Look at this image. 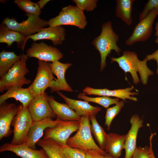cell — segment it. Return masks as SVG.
<instances>
[{
    "mask_svg": "<svg viewBox=\"0 0 158 158\" xmlns=\"http://www.w3.org/2000/svg\"><path fill=\"white\" fill-rule=\"evenodd\" d=\"M59 120L58 118L55 120L49 118L33 121L27 136L26 144L29 147L36 150L35 145L43 136L46 129L55 127Z\"/></svg>",
    "mask_w": 158,
    "mask_h": 158,
    "instance_id": "cell-14",
    "label": "cell"
},
{
    "mask_svg": "<svg viewBox=\"0 0 158 158\" xmlns=\"http://www.w3.org/2000/svg\"><path fill=\"white\" fill-rule=\"evenodd\" d=\"M111 63L116 62L121 68L126 73L129 72L131 74L134 83L137 85L140 82L137 72L140 76L142 83L147 84L148 77L154 74L153 71L147 67L148 61L145 58L143 60L138 59L136 53L133 51H125L122 56L118 58H111Z\"/></svg>",
    "mask_w": 158,
    "mask_h": 158,
    "instance_id": "cell-1",
    "label": "cell"
},
{
    "mask_svg": "<svg viewBox=\"0 0 158 158\" xmlns=\"http://www.w3.org/2000/svg\"><path fill=\"white\" fill-rule=\"evenodd\" d=\"M48 96L45 92L34 97L29 104L28 109L33 121L56 116L48 102Z\"/></svg>",
    "mask_w": 158,
    "mask_h": 158,
    "instance_id": "cell-12",
    "label": "cell"
},
{
    "mask_svg": "<svg viewBox=\"0 0 158 158\" xmlns=\"http://www.w3.org/2000/svg\"><path fill=\"white\" fill-rule=\"evenodd\" d=\"M87 24L83 11L76 6L68 5L62 8L56 16L48 21L49 26L71 25L84 29Z\"/></svg>",
    "mask_w": 158,
    "mask_h": 158,
    "instance_id": "cell-6",
    "label": "cell"
},
{
    "mask_svg": "<svg viewBox=\"0 0 158 158\" xmlns=\"http://www.w3.org/2000/svg\"><path fill=\"white\" fill-rule=\"evenodd\" d=\"M60 152L63 158H85V151L67 145L64 147L61 146Z\"/></svg>",
    "mask_w": 158,
    "mask_h": 158,
    "instance_id": "cell-32",
    "label": "cell"
},
{
    "mask_svg": "<svg viewBox=\"0 0 158 158\" xmlns=\"http://www.w3.org/2000/svg\"><path fill=\"white\" fill-rule=\"evenodd\" d=\"M134 89V87L132 86L130 87L125 89L113 90H109L106 88L95 89L89 87H87L83 90V91L85 95L115 97L121 99L125 102H126V99L137 101V99L136 97L132 96L138 94V92H131Z\"/></svg>",
    "mask_w": 158,
    "mask_h": 158,
    "instance_id": "cell-17",
    "label": "cell"
},
{
    "mask_svg": "<svg viewBox=\"0 0 158 158\" xmlns=\"http://www.w3.org/2000/svg\"><path fill=\"white\" fill-rule=\"evenodd\" d=\"M22 54L17 55L14 52L4 49L0 53V77L6 74L14 65L21 59Z\"/></svg>",
    "mask_w": 158,
    "mask_h": 158,
    "instance_id": "cell-26",
    "label": "cell"
},
{
    "mask_svg": "<svg viewBox=\"0 0 158 158\" xmlns=\"http://www.w3.org/2000/svg\"><path fill=\"white\" fill-rule=\"evenodd\" d=\"M14 2L20 9L26 13L40 16L41 10L37 3H34L30 0H15Z\"/></svg>",
    "mask_w": 158,
    "mask_h": 158,
    "instance_id": "cell-30",
    "label": "cell"
},
{
    "mask_svg": "<svg viewBox=\"0 0 158 158\" xmlns=\"http://www.w3.org/2000/svg\"><path fill=\"white\" fill-rule=\"evenodd\" d=\"M79 99L84 100L88 102H91L97 103L105 108H108L111 104H116L119 100L118 98H112L109 97H92L87 96L84 93H80L78 95Z\"/></svg>",
    "mask_w": 158,
    "mask_h": 158,
    "instance_id": "cell-29",
    "label": "cell"
},
{
    "mask_svg": "<svg viewBox=\"0 0 158 158\" xmlns=\"http://www.w3.org/2000/svg\"><path fill=\"white\" fill-rule=\"evenodd\" d=\"M91 123V130L96 141L98 142L99 147L104 150L106 145V133L102 127L97 122L95 115L89 116Z\"/></svg>",
    "mask_w": 158,
    "mask_h": 158,
    "instance_id": "cell-28",
    "label": "cell"
},
{
    "mask_svg": "<svg viewBox=\"0 0 158 158\" xmlns=\"http://www.w3.org/2000/svg\"><path fill=\"white\" fill-rule=\"evenodd\" d=\"M26 37L20 33L11 30L2 22L0 25V42L6 44L10 47L13 42L17 43V47L23 51L26 42Z\"/></svg>",
    "mask_w": 158,
    "mask_h": 158,
    "instance_id": "cell-24",
    "label": "cell"
},
{
    "mask_svg": "<svg viewBox=\"0 0 158 158\" xmlns=\"http://www.w3.org/2000/svg\"><path fill=\"white\" fill-rule=\"evenodd\" d=\"M131 158H151L149 147H137Z\"/></svg>",
    "mask_w": 158,
    "mask_h": 158,
    "instance_id": "cell-35",
    "label": "cell"
},
{
    "mask_svg": "<svg viewBox=\"0 0 158 158\" xmlns=\"http://www.w3.org/2000/svg\"><path fill=\"white\" fill-rule=\"evenodd\" d=\"M66 32L61 25L49 26L42 29L39 32L26 37V42L31 39L33 42L41 40H48L51 41L54 46L61 45L66 39Z\"/></svg>",
    "mask_w": 158,
    "mask_h": 158,
    "instance_id": "cell-16",
    "label": "cell"
},
{
    "mask_svg": "<svg viewBox=\"0 0 158 158\" xmlns=\"http://www.w3.org/2000/svg\"><path fill=\"white\" fill-rule=\"evenodd\" d=\"M50 1V0H40L38 1L37 3V4L39 6L41 10L43 8L45 5Z\"/></svg>",
    "mask_w": 158,
    "mask_h": 158,
    "instance_id": "cell-39",
    "label": "cell"
},
{
    "mask_svg": "<svg viewBox=\"0 0 158 158\" xmlns=\"http://www.w3.org/2000/svg\"><path fill=\"white\" fill-rule=\"evenodd\" d=\"M38 66L36 77L28 87L34 97L44 93L50 87L53 82L56 79L54 77L49 63L38 60Z\"/></svg>",
    "mask_w": 158,
    "mask_h": 158,
    "instance_id": "cell-9",
    "label": "cell"
},
{
    "mask_svg": "<svg viewBox=\"0 0 158 158\" xmlns=\"http://www.w3.org/2000/svg\"><path fill=\"white\" fill-rule=\"evenodd\" d=\"M37 144L44 150L48 158H63L60 152L61 146L53 140L40 139Z\"/></svg>",
    "mask_w": 158,
    "mask_h": 158,
    "instance_id": "cell-27",
    "label": "cell"
},
{
    "mask_svg": "<svg viewBox=\"0 0 158 158\" xmlns=\"http://www.w3.org/2000/svg\"><path fill=\"white\" fill-rule=\"evenodd\" d=\"M80 122V120L63 121L59 119L55 127L46 129L43 139H51L61 146H65L70 135L79 129Z\"/></svg>",
    "mask_w": 158,
    "mask_h": 158,
    "instance_id": "cell-8",
    "label": "cell"
},
{
    "mask_svg": "<svg viewBox=\"0 0 158 158\" xmlns=\"http://www.w3.org/2000/svg\"><path fill=\"white\" fill-rule=\"evenodd\" d=\"M89 116H81L80 126L76 133L69 138L67 145L74 148L85 151L90 150H95L105 155L107 152L101 149L95 143L92 135Z\"/></svg>",
    "mask_w": 158,
    "mask_h": 158,
    "instance_id": "cell-3",
    "label": "cell"
},
{
    "mask_svg": "<svg viewBox=\"0 0 158 158\" xmlns=\"http://www.w3.org/2000/svg\"><path fill=\"white\" fill-rule=\"evenodd\" d=\"M20 105L5 102L0 105V140L10 135L13 132L11 128L13 121L17 114Z\"/></svg>",
    "mask_w": 158,
    "mask_h": 158,
    "instance_id": "cell-13",
    "label": "cell"
},
{
    "mask_svg": "<svg viewBox=\"0 0 158 158\" xmlns=\"http://www.w3.org/2000/svg\"><path fill=\"white\" fill-rule=\"evenodd\" d=\"M124 106V101L123 100L119 102L114 106L107 109L105 117V124L107 126L108 130L110 129L111 124L113 119L119 113Z\"/></svg>",
    "mask_w": 158,
    "mask_h": 158,
    "instance_id": "cell-31",
    "label": "cell"
},
{
    "mask_svg": "<svg viewBox=\"0 0 158 158\" xmlns=\"http://www.w3.org/2000/svg\"><path fill=\"white\" fill-rule=\"evenodd\" d=\"M134 0H117L116 15L128 25L132 22V6Z\"/></svg>",
    "mask_w": 158,
    "mask_h": 158,
    "instance_id": "cell-25",
    "label": "cell"
},
{
    "mask_svg": "<svg viewBox=\"0 0 158 158\" xmlns=\"http://www.w3.org/2000/svg\"><path fill=\"white\" fill-rule=\"evenodd\" d=\"M158 15V9L151 10L144 18L140 20L134 29L131 36L126 41V44L131 46L137 42H144L150 36L154 21Z\"/></svg>",
    "mask_w": 158,
    "mask_h": 158,
    "instance_id": "cell-10",
    "label": "cell"
},
{
    "mask_svg": "<svg viewBox=\"0 0 158 158\" xmlns=\"http://www.w3.org/2000/svg\"><path fill=\"white\" fill-rule=\"evenodd\" d=\"M57 93L65 101L67 104L80 116L96 115L101 110L98 107H94L86 101L78 100L69 98L59 91Z\"/></svg>",
    "mask_w": 158,
    "mask_h": 158,
    "instance_id": "cell-20",
    "label": "cell"
},
{
    "mask_svg": "<svg viewBox=\"0 0 158 158\" xmlns=\"http://www.w3.org/2000/svg\"><path fill=\"white\" fill-rule=\"evenodd\" d=\"M28 17L25 20L19 23L13 18L6 17L2 22L9 29L18 32L26 37L39 32L48 25V21L41 18L37 15L26 13Z\"/></svg>",
    "mask_w": 158,
    "mask_h": 158,
    "instance_id": "cell-5",
    "label": "cell"
},
{
    "mask_svg": "<svg viewBox=\"0 0 158 158\" xmlns=\"http://www.w3.org/2000/svg\"><path fill=\"white\" fill-rule=\"evenodd\" d=\"M155 8L158 9V0H148L139 15L140 20L145 18L151 10Z\"/></svg>",
    "mask_w": 158,
    "mask_h": 158,
    "instance_id": "cell-34",
    "label": "cell"
},
{
    "mask_svg": "<svg viewBox=\"0 0 158 158\" xmlns=\"http://www.w3.org/2000/svg\"><path fill=\"white\" fill-rule=\"evenodd\" d=\"M28 58L26 54L23 53L21 59L16 63L6 74L1 78V92L12 87H22L31 83V80L25 77L29 72L26 64Z\"/></svg>",
    "mask_w": 158,
    "mask_h": 158,
    "instance_id": "cell-4",
    "label": "cell"
},
{
    "mask_svg": "<svg viewBox=\"0 0 158 158\" xmlns=\"http://www.w3.org/2000/svg\"><path fill=\"white\" fill-rule=\"evenodd\" d=\"M155 30L156 32L155 33V35L157 38L155 40L154 42L157 44H158V22H157L155 24Z\"/></svg>",
    "mask_w": 158,
    "mask_h": 158,
    "instance_id": "cell-40",
    "label": "cell"
},
{
    "mask_svg": "<svg viewBox=\"0 0 158 158\" xmlns=\"http://www.w3.org/2000/svg\"><path fill=\"white\" fill-rule=\"evenodd\" d=\"M118 40V35L113 30L112 22L109 21L102 24L100 35L92 42V45L100 54L101 71L106 66L107 57L112 50L119 55L121 49L117 44Z\"/></svg>",
    "mask_w": 158,
    "mask_h": 158,
    "instance_id": "cell-2",
    "label": "cell"
},
{
    "mask_svg": "<svg viewBox=\"0 0 158 158\" xmlns=\"http://www.w3.org/2000/svg\"><path fill=\"white\" fill-rule=\"evenodd\" d=\"M147 61L155 60L157 64V68L156 71L157 74L158 75V49L151 54L147 55L146 57Z\"/></svg>",
    "mask_w": 158,
    "mask_h": 158,
    "instance_id": "cell-37",
    "label": "cell"
},
{
    "mask_svg": "<svg viewBox=\"0 0 158 158\" xmlns=\"http://www.w3.org/2000/svg\"><path fill=\"white\" fill-rule=\"evenodd\" d=\"M154 135V133H151V135L150 137V146L149 147V148L150 153V157H151V158H156L154 156V153L153 151L152 145V140L153 137Z\"/></svg>",
    "mask_w": 158,
    "mask_h": 158,
    "instance_id": "cell-38",
    "label": "cell"
},
{
    "mask_svg": "<svg viewBox=\"0 0 158 158\" xmlns=\"http://www.w3.org/2000/svg\"><path fill=\"white\" fill-rule=\"evenodd\" d=\"M7 151L12 152L22 158H48L42 148L40 150H34L28 147L25 143L17 145L7 143L1 145L0 152Z\"/></svg>",
    "mask_w": 158,
    "mask_h": 158,
    "instance_id": "cell-19",
    "label": "cell"
},
{
    "mask_svg": "<svg viewBox=\"0 0 158 158\" xmlns=\"http://www.w3.org/2000/svg\"><path fill=\"white\" fill-rule=\"evenodd\" d=\"M76 6L83 11H92L97 7V0H72Z\"/></svg>",
    "mask_w": 158,
    "mask_h": 158,
    "instance_id": "cell-33",
    "label": "cell"
},
{
    "mask_svg": "<svg viewBox=\"0 0 158 158\" xmlns=\"http://www.w3.org/2000/svg\"><path fill=\"white\" fill-rule=\"evenodd\" d=\"M19 105L18 111L11 125L13 127V134L10 143L15 145L25 143L29 131L33 121L28 107H24L22 104Z\"/></svg>",
    "mask_w": 158,
    "mask_h": 158,
    "instance_id": "cell-7",
    "label": "cell"
},
{
    "mask_svg": "<svg viewBox=\"0 0 158 158\" xmlns=\"http://www.w3.org/2000/svg\"><path fill=\"white\" fill-rule=\"evenodd\" d=\"M104 158H113V157L107 153L106 154L104 155Z\"/></svg>",
    "mask_w": 158,
    "mask_h": 158,
    "instance_id": "cell-41",
    "label": "cell"
},
{
    "mask_svg": "<svg viewBox=\"0 0 158 158\" xmlns=\"http://www.w3.org/2000/svg\"><path fill=\"white\" fill-rule=\"evenodd\" d=\"M53 74L57 78L54 80L49 87L50 92L60 90L71 92L73 90L67 83L65 78V73L68 68L72 65L71 63H63L59 61L49 63Z\"/></svg>",
    "mask_w": 158,
    "mask_h": 158,
    "instance_id": "cell-15",
    "label": "cell"
},
{
    "mask_svg": "<svg viewBox=\"0 0 158 158\" xmlns=\"http://www.w3.org/2000/svg\"><path fill=\"white\" fill-rule=\"evenodd\" d=\"M29 57H34L38 60L52 62L63 58V54L57 48L48 45L44 42H34L26 50Z\"/></svg>",
    "mask_w": 158,
    "mask_h": 158,
    "instance_id": "cell-11",
    "label": "cell"
},
{
    "mask_svg": "<svg viewBox=\"0 0 158 158\" xmlns=\"http://www.w3.org/2000/svg\"><path fill=\"white\" fill-rule=\"evenodd\" d=\"M85 158H104V155L97 151L90 150L85 151Z\"/></svg>",
    "mask_w": 158,
    "mask_h": 158,
    "instance_id": "cell-36",
    "label": "cell"
},
{
    "mask_svg": "<svg viewBox=\"0 0 158 158\" xmlns=\"http://www.w3.org/2000/svg\"><path fill=\"white\" fill-rule=\"evenodd\" d=\"M126 135L114 133H106V145L104 150L113 158H118L124 149Z\"/></svg>",
    "mask_w": 158,
    "mask_h": 158,
    "instance_id": "cell-23",
    "label": "cell"
},
{
    "mask_svg": "<svg viewBox=\"0 0 158 158\" xmlns=\"http://www.w3.org/2000/svg\"><path fill=\"white\" fill-rule=\"evenodd\" d=\"M130 122L131 126L127 134L124 149L125 150L124 158H131L136 150V139L139 129L143 127V121L142 119L137 115L135 114L131 117Z\"/></svg>",
    "mask_w": 158,
    "mask_h": 158,
    "instance_id": "cell-18",
    "label": "cell"
},
{
    "mask_svg": "<svg viewBox=\"0 0 158 158\" xmlns=\"http://www.w3.org/2000/svg\"><path fill=\"white\" fill-rule=\"evenodd\" d=\"M48 100L57 118L63 121L80 120L81 117L67 104L59 103L55 100L53 97L48 95Z\"/></svg>",
    "mask_w": 158,
    "mask_h": 158,
    "instance_id": "cell-21",
    "label": "cell"
},
{
    "mask_svg": "<svg viewBox=\"0 0 158 158\" xmlns=\"http://www.w3.org/2000/svg\"><path fill=\"white\" fill-rule=\"evenodd\" d=\"M34 97L28 88L20 86L12 87L0 96V105L8 99L13 98L20 102L24 107H28L30 102Z\"/></svg>",
    "mask_w": 158,
    "mask_h": 158,
    "instance_id": "cell-22",
    "label": "cell"
}]
</instances>
